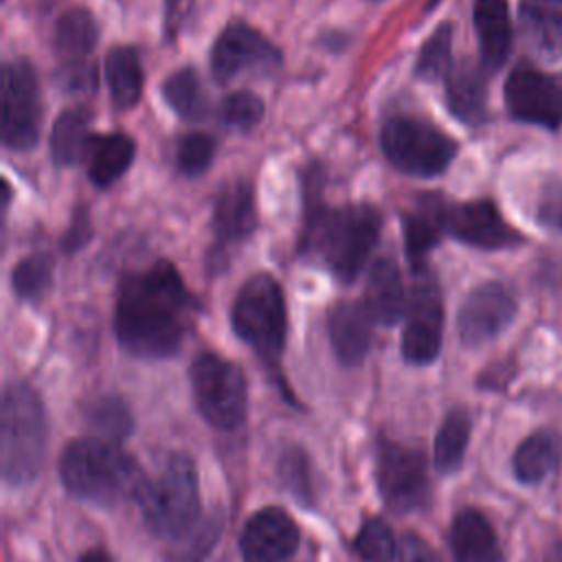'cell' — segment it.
<instances>
[{"instance_id":"cell-33","label":"cell","mask_w":562,"mask_h":562,"mask_svg":"<svg viewBox=\"0 0 562 562\" xmlns=\"http://www.w3.org/2000/svg\"><path fill=\"white\" fill-rule=\"evenodd\" d=\"M86 422L101 435V439L110 441L125 439L134 428V419L127 404L114 395H103L90 402L86 406Z\"/></svg>"},{"instance_id":"cell-23","label":"cell","mask_w":562,"mask_h":562,"mask_svg":"<svg viewBox=\"0 0 562 562\" xmlns=\"http://www.w3.org/2000/svg\"><path fill=\"white\" fill-rule=\"evenodd\" d=\"M446 99L450 112L468 123L479 125L487 112V79L485 68L474 64H459L446 77Z\"/></svg>"},{"instance_id":"cell-21","label":"cell","mask_w":562,"mask_h":562,"mask_svg":"<svg viewBox=\"0 0 562 562\" xmlns=\"http://www.w3.org/2000/svg\"><path fill=\"white\" fill-rule=\"evenodd\" d=\"M520 33L544 59H562V0H520Z\"/></svg>"},{"instance_id":"cell-15","label":"cell","mask_w":562,"mask_h":562,"mask_svg":"<svg viewBox=\"0 0 562 562\" xmlns=\"http://www.w3.org/2000/svg\"><path fill=\"white\" fill-rule=\"evenodd\" d=\"M441 224H443V233L452 235L454 239L468 246L483 248V250L512 248L522 241L520 233H516L503 220V215L490 200L443 204Z\"/></svg>"},{"instance_id":"cell-12","label":"cell","mask_w":562,"mask_h":562,"mask_svg":"<svg viewBox=\"0 0 562 562\" xmlns=\"http://www.w3.org/2000/svg\"><path fill=\"white\" fill-rule=\"evenodd\" d=\"M505 105L516 121L555 132L562 125V86L529 64L516 66L505 81Z\"/></svg>"},{"instance_id":"cell-6","label":"cell","mask_w":562,"mask_h":562,"mask_svg":"<svg viewBox=\"0 0 562 562\" xmlns=\"http://www.w3.org/2000/svg\"><path fill=\"white\" fill-rule=\"evenodd\" d=\"M233 331L274 371L285 347L288 314L281 285L266 272L250 277L231 310Z\"/></svg>"},{"instance_id":"cell-4","label":"cell","mask_w":562,"mask_h":562,"mask_svg":"<svg viewBox=\"0 0 562 562\" xmlns=\"http://www.w3.org/2000/svg\"><path fill=\"white\" fill-rule=\"evenodd\" d=\"M48 443L46 411L40 395L24 382H11L2 393L0 468L11 487L29 485L42 472Z\"/></svg>"},{"instance_id":"cell-40","label":"cell","mask_w":562,"mask_h":562,"mask_svg":"<svg viewBox=\"0 0 562 562\" xmlns=\"http://www.w3.org/2000/svg\"><path fill=\"white\" fill-rule=\"evenodd\" d=\"M538 222L549 231H562V184H544L538 198Z\"/></svg>"},{"instance_id":"cell-1","label":"cell","mask_w":562,"mask_h":562,"mask_svg":"<svg viewBox=\"0 0 562 562\" xmlns=\"http://www.w3.org/2000/svg\"><path fill=\"white\" fill-rule=\"evenodd\" d=\"M195 310L178 270L169 261H156L123 279L114 314L116 338L136 358H171L180 351Z\"/></svg>"},{"instance_id":"cell-36","label":"cell","mask_w":562,"mask_h":562,"mask_svg":"<svg viewBox=\"0 0 562 562\" xmlns=\"http://www.w3.org/2000/svg\"><path fill=\"white\" fill-rule=\"evenodd\" d=\"M452 50V26L450 24H441L422 46L417 61H415V72L426 79V81H435L439 77H448V72L452 70V61H450V53Z\"/></svg>"},{"instance_id":"cell-24","label":"cell","mask_w":562,"mask_h":562,"mask_svg":"<svg viewBox=\"0 0 562 562\" xmlns=\"http://www.w3.org/2000/svg\"><path fill=\"white\" fill-rule=\"evenodd\" d=\"M562 457V441L553 430H538L529 435L514 452V474L522 483H540L551 476Z\"/></svg>"},{"instance_id":"cell-43","label":"cell","mask_w":562,"mask_h":562,"mask_svg":"<svg viewBox=\"0 0 562 562\" xmlns=\"http://www.w3.org/2000/svg\"><path fill=\"white\" fill-rule=\"evenodd\" d=\"M191 0H167V26L169 31H176L178 24L182 22V18L189 11Z\"/></svg>"},{"instance_id":"cell-34","label":"cell","mask_w":562,"mask_h":562,"mask_svg":"<svg viewBox=\"0 0 562 562\" xmlns=\"http://www.w3.org/2000/svg\"><path fill=\"white\" fill-rule=\"evenodd\" d=\"M13 290L24 301H40L53 285V261L46 255L22 259L11 274Z\"/></svg>"},{"instance_id":"cell-37","label":"cell","mask_w":562,"mask_h":562,"mask_svg":"<svg viewBox=\"0 0 562 562\" xmlns=\"http://www.w3.org/2000/svg\"><path fill=\"white\" fill-rule=\"evenodd\" d=\"M222 529V514H211L202 518L184 538L173 542L171 562H202L213 549Z\"/></svg>"},{"instance_id":"cell-30","label":"cell","mask_w":562,"mask_h":562,"mask_svg":"<svg viewBox=\"0 0 562 562\" xmlns=\"http://www.w3.org/2000/svg\"><path fill=\"white\" fill-rule=\"evenodd\" d=\"M472 422L468 411L452 408L435 437V468L441 474H454L465 457V448L470 441Z\"/></svg>"},{"instance_id":"cell-27","label":"cell","mask_w":562,"mask_h":562,"mask_svg":"<svg viewBox=\"0 0 562 562\" xmlns=\"http://www.w3.org/2000/svg\"><path fill=\"white\" fill-rule=\"evenodd\" d=\"M134 160V140L125 134L94 136L88 151V173L90 180L105 189L114 184Z\"/></svg>"},{"instance_id":"cell-14","label":"cell","mask_w":562,"mask_h":562,"mask_svg":"<svg viewBox=\"0 0 562 562\" xmlns=\"http://www.w3.org/2000/svg\"><path fill=\"white\" fill-rule=\"evenodd\" d=\"M516 296L498 281L476 285L461 303L457 316L459 338L468 347H481L496 338L516 316Z\"/></svg>"},{"instance_id":"cell-2","label":"cell","mask_w":562,"mask_h":562,"mask_svg":"<svg viewBox=\"0 0 562 562\" xmlns=\"http://www.w3.org/2000/svg\"><path fill=\"white\" fill-rule=\"evenodd\" d=\"M303 252L314 255L334 277L353 281L378 244L382 217L369 204L325 209L321 200H307Z\"/></svg>"},{"instance_id":"cell-19","label":"cell","mask_w":562,"mask_h":562,"mask_svg":"<svg viewBox=\"0 0 562 562\" xmlns=\"http://www.w3.org/2000/svg\"><path fill=\"white\" fill-rule=\"evenodd\" d=\"M369 316L378 325H395L406 307V292L400 268L393 259H378L369 268L367 290L362 299Z\"/></svg>"},{"instance_id":"cell-42","label":"cell","mask_w":562,"mask_h":562,"mask_svg":"<svg viewBox=\"0 0 562 562\" xmlns=\"http://www.w3.org/2000/svg\"><path fill=\"white\" fill-rule=\"evenodd\" d=\"M88 239H90V217H88V213H86L83 209H79V211L75 213V217H72V224H70V228H68V233L64 235L61 246H64L66 252H75V250H79Z\"/></svg>"},{"instance_id":"cell-26","label":"cell","mask_w":562,"mask_h":562,"mask_svg":"<svg viewBox=\"0 0 562 562\" xmlns=\"http://www.w3.org/2000/svg\"><path fill=\"white\" fill-rule=\"evenodd\" d=\"M105 81L119 110H130L143 94L140 57L130 46H116L105 55Z\"/></svg>"},{"instance_id":"cell-11","label":"cell","mask_w":562,"mask_h":562,"mask_svg":"<svg viewBox=\"0 0 562 562\" xmlns=\"http://www.w3.org/2000/svg\"><path fill=\"white\" fill-rule=\"evenodd\" d=\"M443 303L441 290L430 272L415 270V285L406 310L402 356L411 364H430L441 351Z\"/></svg>"},{"instance_id":"cell-38","label":"cell","mask_w":562,"mask_h":562,"mask_svg":"<svg viewBox=\"0 0 562 562\" xmlns=\"http://www.w3.org/2000/svg\"><path fill=\"white\" fill-rule=\"evenodd\" d=\"M261 116H263L261 99L246 90L228 94L220 105V119L231 130L248 132L261 121Z\"/></svg>"},{"instance_id":"cell-20","label":"cell","mask_w":562,"mask_h":562,"mask_svg":"<svg viewBox=\"0 0 562 562\" xmlns=\"http://www.w3.org/2000/svg\"><path fill=\"white\" fill-rule=\"evenodd\" d=\"M474 29L481 46V66L498 70L512 50V18L507 0H474Z\"/></svg>"},{"instance_id":"cell-17","label":"cell","mask_w":562,"mask_h":562,"mask_svg":"<svg viewBox=\"0 0 562 562\" xmlns=\"http://www.w3.org/2000/svg\"><path fill=\"white\" fill-rule=\"evenodd\" d=\"M371 316L364 303L342 301L338 303L327 318L329 340L336 358L345 367L360 364L371 349Z\"/></svg>"},{"instance_id":"cell-31","label":"cell","mask_w":562,"mask_h":562,"mask_svg":"<svg viewBox=\"0 0 562 562\" xmlns=\"http://www.w3.org/2000/svg\"><path fill=\"white\" fill-rule=\"evenodd\" d=\"M97 37V22L86 9H70L57 20L55 48L70 64L81 61L88 53H92Z\"/></svg>"},{"instance_id":"cell-44","label":"cell","mask_w":562,"mask_h":562,"mask_svg":"<svg viewBox=\"0 0 562 562\" xmlns=\"http://www.w3.org/2000/svg\"><path fill=\"white\" fill-rule=\"evenodd\" d=\"M79 562H112V560H110V555L103 549H90V551H86L81 555Z\"/></svg>"},{"instance_id":"cell-5","label":"cell","mask_w":562,"mask_h":562,"mask_svg":"<svg viewBox=\"0 0 562 562\" xmlns=\"http://www.w3.org/2000/svg\"><path fill=\"white\" fill-rule=\"evenodd\" d=\"M136 503L156 538L169 542L184 538L202 520L198 470L191 457L171 454L156 479H147Z\"/></svg>"},{"instance_id":"cell-3","label":"cell","mask_w":562,"mask_h":562,"mask_svg":"<svg viewBox=\"0 0 562 562\" xmlns=\"http://www.w3.org/2000/svg\"><path fill=\"white\" fill-rule=\"evenodd\" d=\"M59 476L72 496L101 507L138 501L147 483L140 465L116 441L101 437L70 441L59 457Z\"/></svg>"},{"instance_id":"cell-8","label":"cell","mask_w":562,"mask_h":562,"mask_svg":"<svg viewBox=\"0 0 562 562\" xmlns=\"http://www.w3.org/2000/svg\"><path fill=\"white\" fill-rule=\"evenodd\" d=\"M384 156L404 173L430 178L450 165L457 143L422 119H389L380 134Z\"/></svg>"},{"instance_id":"cell-28","label":"cell","mask_w":562,"mask_h":562,"mask_svg":"<svg viewBox=\"0 0 562 562\" xmlns=\"http://www.w3.org/2000/svg\"><path fill=\"white\" fill-rule=\"evenodd\" d=\"M441 206L443 202L439 200H428L422 202L417 211L408 213L404 217V244H406V255L413 261L415 270L422 268L424 257L437 246L441 239L439 235L443 233L441 224Z\"/></svg>"},{"instance_id":"cell-10","label":"cell","mask_w":562,"mask_h":562,"mask_svg":"<svg viewBox=\"0 0 562 562\" xmlns=\"http://www.w3.org/2000/svg\"><path fill=\"white\" fill-rule=\"evenodd\" d=\"M42 92L37 72L26 59H13L2 68V143L26 151L40 138Z\"/></svg>"},{"instance_id":"cell-32","label":"cell","mask_w":562,"mask_h":562,"mask_svg":"<svg viewBox=\"0 0 562 562\" xmlns=\"http://www.w3.org/2000/svg\"><path fill=\"white\" fill-rule=\"evenodd\" d=\"M277 474L285 492L305 509H312L316 505V492H314V479H312V463L307 452L290 443L285 446L277 457Z\"/></svg>"},{"instance_id":"cell-45","label":"cell","mask_w":562,"mask_h":562,"mask_svg":"<svg viewBox=\"0 0 562 562\" xmlns=\"http://www.w3.org/2000/svg\"><path fill=\"white\" fill-rule=\"evenodd\" d=\"M544 562H562V542H555L549 547Z\"/></svg>"},{"instance_id":"cell-13","label":"cell","mask_w":562,"mask_h":562,"mask_svg":"<svg viewBox=\"0 0 562 562\" xmlns=\"http://www.w3.org/2000/svg\"><path fill=\"white\" fill-rule=\"evenodd\" d=\"M279 66V48L241 22L228 24L211 50V70L220 83L233 81L241 72H270Z\"/></svg>"},{"instance_id":"cell-22","label":"cell","mask_w":562,"mask_h":562,"mask_svg":"<svg viewBox=\"0 0 562 562\" xmlns=\"http://www.w3.org/2000/svg\"><path fill=\"white\" fill-rule=\"evenodd\" d=\"M255 224H257V213H255V198L250 187L246 182L224 184L222 191L215 195V209H213L215 237L222 244H235L248 237Z\"/></svg>"},{"instance_id":"cell-18","label":"cell","mask_w":562,"mask_h":562,"mask_svg":"<svg viewBox=\"0 0 562 562\" xmlns=\"http://www.w3.org/2000/svg\"><path fill=\"white\" fill-rule=\"evenodd\" d=\"M448 542L454 562H503L494 527L485 514L474 507H465L454 514Z\"/></svg>"},{"instance_id":"cell-41","label":"cell","mask_w":562,"mask_h":562,"mask_svg":"<svg viewBox=\"0 0 562 562\" xmlns=\"http://www.w3.org/2000/svg\"><path fill=\"white\" fill-rule=\"evenodd\" d=\"M400 562H441L430 544L417 533H404L400 542Z\"/></svg>"},{"instance_id":"cell-29","label":"cell","mask_w":562,"mask_h":562,"mask_svg":"<svg viewBox=\"0 0 562 562\" xmlns=\"http://www.w3.org/2000/svg\"><path fill=\"white\" fill-rule=\"evenodd\" d=\"M162 94L169 108L184 121H204L211 105L202 79L193 68H182L169 75L162 83Z\"/></svg>"},{"instance_id":"cell-7","label":"cell","mask_w":562,"mask_h":562,"mask_svg":"<svg viewBox=\"0 0 562 562\" xmlns=\"http://www.w3.org/2000/svg\"><path fill=\"white\" fill-rule=\"evenodd\" d=\"M193 400L200 415L220 430H237L248 417V384L239 364L200 353L189 369Z\"/></svg>"},{"instance_id":"cell-35","label":"cell","mask_w":562,"mask_h":562,"mask_svg":"<svg viewBox=\"0 0 562 562\" xmlns=\"http://www.w3.org/2000/svg\"><path fill=\"white\" fill-rule=\"evenodd\" d=\"M353 551L364 562H393L397 542L391 527L382 518H367L353 538Z\"/></svg>"},{"instance_id":"cell-9","label":"cell","mask_w":562,"mask_h":562,"mask_svg":"<svg viewBox=\"0 0 562 562\" xmlns=\"http://www.w3.org/2000/svg\"><path fill=\"white\" fill-rule=\"evenodd\" d=\"M375 481L382 503L395 514L419 512L430 501V481L422 450L380 439L375 450Z\"/></svg>"},{"instance_id":"cell-16","label":"cell","mask_w":562,"mask_h":562,"mask_svg":"<svg viewBox=\"0 0 562 562\" xmlns=\"http://www.w3.org/2000/svg\"><path fill=\"white\" fill-rule=\"evenodd\" d=\"M301 531L294 518L281 507L255 512L239 536L244 562H283L299 549Z\"/></svg>"},{"instance_id":"cell-25","label":"cell","mask_w":562,"mask_h":562,"mask_svg":"<svg viewBox=\"0 0 562 562\" xmlns=\"http://www.w3.org/2000/svg\"><path fill=\"white\" fill-rule=\"evenodd\" d=\"M94 136L90 134V112L72 108L59 114L50 132V154L57 165H77L92 147Z\"/></svg>"},{"instance_id":"cell-46","label":"cell","mask_w":562,"mask_h":562,"mask_svg":"<svg viewBox=\"0 0 562 562\" xmlns=\"http://www.w3.org/2000/svg\"><path fill=\"white\" fill-rule=\"evenodd\" d=\"M558 81H560V86H562V75H560V77H558Z\"/></svg>"},{"instance_id":"cell-39","label":"cell","mask_w":562,"mask_h":562,"mask_svg":"<svg viewBox=\"0 0 562 562\" xmlns=\"http://www.w3.org/2000/svg\"><path fill=\"white\" fill-rule=\"evenodd\" d=\"M215 156V140L206 134H189L178 145V169L187 176H200L209 169Z\"/></svg>"}]
</instances>
